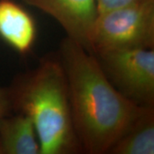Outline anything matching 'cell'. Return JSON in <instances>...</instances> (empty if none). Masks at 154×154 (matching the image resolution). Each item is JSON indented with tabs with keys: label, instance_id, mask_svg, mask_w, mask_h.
<instances>
[{
	"label": "cell",
	"instance_id": "obj_1",
	"mask_svg": "<svg viewBox=\"0 0 154 154\" xmlns=\"http://www.w3.org/2000/svg\"><path fill=\"white\" fill-rule=\"evenodd\" d=\"M58 58L66 75L72 119L83 152L106 154L146 107L126 98L96 57L66 37Z\"/></svg>",
	"mask_w": 154,
	"mask_h": 154
},
{
	"label": "cell",
	"instance_id": "obj_2",
	"mask_svg": "<svg viewBox=\"0 0 154 154\" xmlns=\"http://www.w3.org/2000/svg\"><path fill=\"white\" fill-rule=\"evenodd\" d=\"M9 88L11 108L28 115L38 135L40 154L82 152L72 119L68 83L58 56H47L38 66L15 79Z\"/></svg>",
	"mask_w": 154,
	"mask_h": 154
},
{
	"label": "cell",
	"instance_id": "obj_3",
	"mask_svg": "<svg viewBox=\"0 0 154 154\" xmlns=\"http://www.w3.org/2000/svg\"><path fill=\"white\" fill-rule=\"evenodd\" d=\"M91 52L154 49V0H140L99 13L90 38Z\"/></svg>",
	"mask_w": 154,
	"mask_h": 154
},
{
	"label": "cell",
	"instance_id": "obj_4",
	"mask_svg": "<svg viewBox=\"0 0 154 154\" xmlns=\"http://www.w3.org/2000/svg\"><path fill=\"white\" fill-rule=\"evenodd\" d=\"M93 54L122 95L140 106L154 107V49L103 50Z\"/></svg>",
	"mask_w": 154,
	"mask_h": 154
},
{
	"label": "cell",
	"instance_id": "obj_5",
	"mask_svg": "<svg viewBox=\"0 0 154 154\" xmlns=\"http://www.w3.org/2000/svg\"><path fill=\"white\" fill-rule=\"evenodd\" d=\"M55 19L67 37L91 52L90 38L99 15L97 0H23Z\"/></svg>",
	"mask_w": 154,
	"mask_h": 154
},
{
	"label": "cell",
	"instance_id": "obj_6",
	"mask_svg": "<svg viewBox=\"0 0 154 154\" xmlns=\"http://www.w3.org/2000/svg\"><path fill=\"white\" fill-rule=\"evenodd\" d=\"M36 36V22L30 13L14 1L0 0V38L20 55L26 56Z\"/></svg>",
	"mask_w": 154,
	"mask_h": 154
},
{
	"label": "cell",
	"instance_id": "obj_7",
	"mask_svg": "<svg viewBox=\"0 0 154 154\" xmlns=\"http://www.w3.org/2000/svg\"><path fill=\"white\" fill-rule=\"evenodd\" d=\"M0 154H40L36 129L28 115L17 112L0 120Z\"/></svg>",
	"mask_w": 154,
	"mask_h": 154
},
{
	"label": "cell",
	"instance_id": "obj_8",
	"mask_svg": "<svg viewBox=\"0 0 154 154\" xmlns=\"http://www.w3.org/2000/svg\"><path fill=\"white\" fill-rule=\"evenodd\" d=\"M154 153V107H146L117 140L109 154Z\"/></svg>",
	"mask_w": 154,
	"mask_h": 154
},
{
	"label": "cell",
	"instance_id": "obj_9",
	"mask_svg": "<svg viewBox=\"0 0 154 154\" xmlns=\"http://www.w3.org/2000/svg\"><path fill=\"white\" fill-rule=\"evenodd\" d=\"M137 1H140V0H97L98 11L99 13H102L105 11L128 5L129 4H132Z\"/></svg>",
	"mask_w": 154,
	"mask_h": 154
},
{
	"label": "cell",
	"instance_id": "obj_10",
	"mask_svg": "<svg viewBox=\"0 0 154 154\" xmlns=\"http://www.w3.org/2000/svg\"><path fill=\"white\" fill-rule=\"evenodd\" d=\"M11 110L12 108L9 88L0 86V120L5 116L9 115Z\"/></svg>",
	"mask_w": 154,
	"mask_h": 154
}]
</instances>
